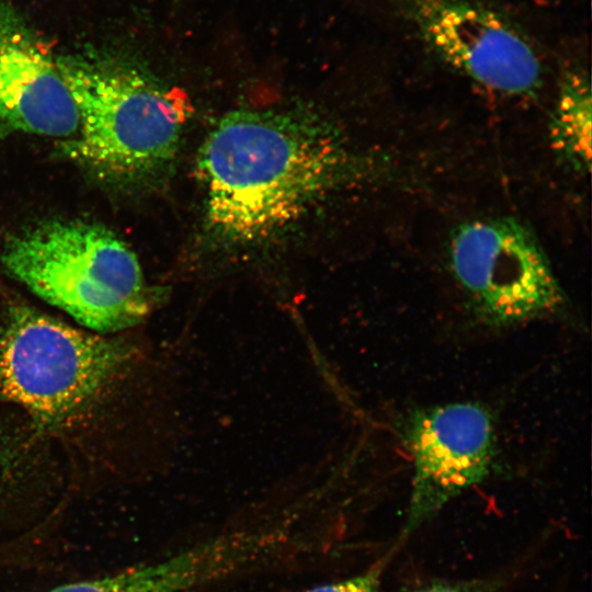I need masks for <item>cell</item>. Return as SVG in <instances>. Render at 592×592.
Wrapping results in <instances>:
<instances>
[{
	"label": "cell",
	"instance_id": "6da1fadb",
	"mask_svg": "<svg viewBox=\"0 0 592 592\" xmlns=\"http://www.w3.org/2000/svg\"><path fill=\"white\" fill-rule=\"evenodd\" d=\"M350 153L338 132L310 112L226 114L197 159L208 232L239 246L275 237L348 180Z\"/></svg>",
	"mask_w": 592,
	"mask_h": 592
},
{
	"label": "cell",
	"instance_id": "7a4b0ae2",
	"mask_svg": "<svg viewBox=\"0 0 592 592\" xmlns=\"http://www.w3.org/2000/svg\"><path fill=\"white\" fill-rule=\"evenodd\" d=\"M56 61L78 115L65 153L116 186L141 187L162 179L186 118L181 98L125 57L93 50Z\"/></svg>",
	"mask_w": 592,
	"mask_h": 592
},
{
	"label": "cell",
	"instance_id": "3957f363",
	"mask_svg": "<svg viewBox=\"0 0 592 592\" xmlns=\"http://www.w3.org/2000/svg\"><path fill=\"white\" fill-rule=\"evenodd\" d=\"M0 260L34 294L99 332L136 326L159 303L133 249L92 221L39 223L8 238Z\"/></svg>",
	"mask_w": 592,
	"mask_h": 592
},
{
	"label": "cell",
	"instance_id": "277c9868",
	"mask_svg": "<svg viewBox=\"0 0 592 592\" xmlns=\"http://www.w3.org/2000/svg\"><path fill=\"white\" fill-rule=\"evenodd\" d=\"M134 356L124 341L14 307L0 329V398L39 425L59 426L92 405Z\"/></svg>",
	"mask_w": 592,
	"mask_h": 592
},
{
	"label": "cell",
	"instance_id": "5b68a950",
	"mask_svg": "<svg viewBox=\"0 0 592 592\" xmlns=\"http://www.w3.org/2000/svg\"><path fill=\"white\" fill-rule=\"evenodd\" d=\"M453 274L473 315L502 328L556 315L565 295L535 236L510 217L481 218L453 234Z\"/></svg>",
	"mask_w": 592,
	"mask_h": 592
},
{
	"label": "cell",
	"instance_id": "8992f818",
	"mask_svg": "<svg viewBox=\"0 0 592 592\" xmlns=\"http://www.w3.org/2000/svg\"><path fill=\"white\" fill-rule=\"evenodd\" d=\"M418 37L439 58L486 89L508 95L536 91L540 59L504 15L477 0H396Z\"/></svg>",
	"mask_w": 592,
	"mask_h": 592
},
{
	"label": "cell",
	"instance_id": "52a82bcc",
	"mask_svg": "<svg viewBox=\"0 0 592 592\" xmlns=\"http://www.w3.org/2000/svg\"><path fill=\"white\" fill-rule=\"evenodd\" d=\"M399 434L413 465L406 534L482 482L498 453L493 415L475 401L413 409L401 418Z\"/></svg>",
	"mask_w": 592,
	"mask_h": 592
},
{
	"label": "cell",
	"instance_id": "ba28073f",
	"mask_svg": "<svg viewBox=\"0 0 592 592\" xmlns=\"http://www.w3.org/2000/svg\"><path fill=\"white\" fill-rule=\"evenodd\" d=\"M77 127L56 57L19 12L0 3V128L68 139Z\"/></svg>",
	"mask_w": 592,
	"mask_h": 592
},
{
	"label": "cell",
	"instance_id": "9c48e42d",
	"mask_svg": "<svg viewBox=\"0 0 592 592\" xmlns=\"http://www.w3.org/2000/svg\"><path fill=\"white\" fill-rule=\"evenodd\" d=\"M218 573L214 551L200 543L152 563L62 584L48 592H190L216 580Z\"/></svg>",
	"mask_w": 592,
	"mask_h": 592
},
{
	"label": "cell",
	"instance_id": "30bf717a",
	"mask_svg": "<svg viewBox=\"0 0 592 592\" xmlns=\"http://www.w3.org/2000/svg\"><path fill=\"white\" fill-rule=\"evenodd\" d=\"M550 143L557 153L581 172L590 170L591 89L582 71L565 76L550 124Z\"/></svg>",
	"mask_w": 592,
	"mask_h": 592
},
{
	"label": "cell",
	"instance_id": "8fae6325",
	"mask_svg": "<svg viewBox=\"0 0 592 592\" xmlns=\"http://www.w3.org/2000/svg\"><path fill=\"white\" fill-rule=\"evenodd\" d=\"M26 443L19 437H0V496L20 471L26 454Z\"/></svg>",
	"mask_w": 592,
	"mask_h": 592
},
{
	"label": "cell",
	"instance_id": "7c38bea8",
	"mask_svg": "<svg viewBox=\"0 0 592 592\" xmlns=\"http://www.w3.org/2000/svg\"><path fill=\"white\" fill-rule=\"evenodd\" d=\"M383 562H379L362 574L343 581L321 584L304 592H378Z\"/></svg>",
	"mask_w": 592,
	"mask_h": 592
},
{
	"label": "cell",
	"instance_id": "4fadbf2b",
	"mask_svg": "<svg viewBox=\"0 0 592 592\" xmlns=\"http://www.w3.org/2000/svg\"><path fill=\"white\" fill-rule=\"evenodd\" d=\"M410 592H483L479 587L473 584H449L435 583Z\"/></svg>",
	"mask_w": 592,
	"mask_h": 592
}]
</instances>
